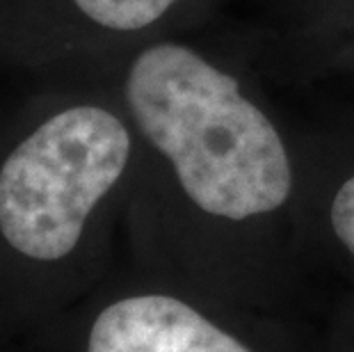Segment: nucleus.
Listing matches in <instances>:
<instances>
[{"label":"nucleus","instance_id":"f03ea898","mask_svg":"<svg viewBox=\"0 0 354 352\" xmlns=\"http://www.w3.org/2000/svg\"><path fill=\"white\" fill-rule=\"evenodd\" d=\"M138 142L126 112L76 101L48 112L0 160V350L108 277L110 227Z\"/></svg>","mask_w":354,"mask_h":352},{"label":"nucleus","instance_id":"6e6552de","mask_svg":"<svg viewBox=\"0 0 354 352\" xmlns=\"http://www.w3.org/2000/svg\"><path fill=\"white\" fill-rule=\"evenodd\" d=\"M0 352H3V350H0Z\"/></svg>","mask_w":354,"mask_h":352},{"label":"nucleus","instance_id":"423d86ee","mask_svg":"<svg viewBox=\"0 0 354 352\" xmlns=\"http://www.w3.org/2000/svg\"><path fill=\"white\" fill-rule=\"evenodd\" d=\"M325 352H354V286L341 288L322 313Z\"/></svg>","mask_w":354,"mask_h":352},{"label":"nucleus","instance_id":"0eeeda50","mask_svg":"<svg viewBox=\"0 0 354 352\" xmlns=\"http://www.w3.org/2000/svg\"><path fill=\"white\" fill-rule=\"evenodd\" d=\"M268 24H290L327 14L354 12V0H266Z\"/></svg>","mask_w":354,"mask_h":352},{"label":"nucleus","instance_id":"f257e3e1","mask_svg":"<svg viewBox=\"0 0 354 352\" xmlns=\"http://www.w3.org/2000/svg\"><path fill=\"white\" fill-rule=\"evenodd\" d=\"M261 71L254 55L171 35L128 59L119 96L138 142L126 197L133 263L311 318L320 293L299 236V124Z\"/></svg>","mask_w":354,"mask_h":352},{"label":"nucleus","instance_id":"20e7f679","mask_svg":"<svg viewBox=\"0 0 354 352\" xmlns=\"http://www.w3.org/2000/svg\"><path fill=\"white\" fill-rule=\"evenodd\" d=\"M299 236L315 284L354 286V103L338 101L313 124H299Z\"/></svg>","mask_w":354,"mask_h":352},{"label":"nucleus","instance_id":"7ed1b4c3","mask_svg":"<svg viewBox=\"0 0 354 352\" xmlns=\"http://www.w3.org/2000/svg\"><path fill=\"white\" fill-rule=\"evenodd\" d=\"M17 352H325V343L308 316L227 302L133 263Z\"/></svg>","mask_w":354,"mask_h":352},{"label":"nucleus","instance_id":"39448f33","mask_svg":"<svg viewBox=\"0 0 354 352\" xmlns=\"http://www.w3.org/2000/svg\"><path fill=\"white\" fill-rule=\"evenodd\" d=\"M76 26L108 39H158L160 28L208 21L227 0H64Z\"/></svg>","mask_w":354,"mask_h":352}]
</instances>
